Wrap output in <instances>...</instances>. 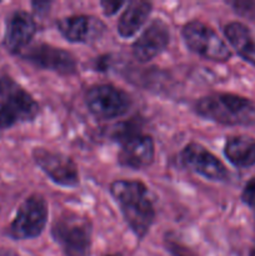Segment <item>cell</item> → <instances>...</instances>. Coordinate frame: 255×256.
<instances>
[{"instance_id": "1", "label": "cell", "mask_w": 255, "mask_h": 256, "mask_svg": "<svg viewBox=\"0 0 255 256\" xmlns=\"http://www.w3.org/2000/svg\"><path fill=\"white\" fill-rule=\"evenodd\" d=\"M110 192L132 232L142 239L155 219V209L148 198L146 185L139 180H115L110 184Z\"/></svg>"}, {"instance_id": "2", "label": "cell", "mask_w": 255, "mask_h": 256, "mask_svg": "<svg viewBox=\"0 0 255 256\" xmlns=\"http://www.w3.org/2000/svg\"><path fill=\"white\" fill-rule=\"evenodd\" d=\"M200 116L230 126L255 125V104L250 99L230 92H212L195 104Z\"/></svg>"}, {"instance_id": "3", "label": "cell", "mask_w": 255, "mask_h": 256, "mask_svg": "<svg viewBox=\"0 0 255 256\" xmlns=\"http://www.w3.org/2000/svg\"><path fill=\"white\" fill-rule=\"evenodd\" d=\"M38 112L34 98L12 78L0 75V129L32 122Z\"/></svg>"}, {"instance_id": "4", "label": "cell", "mask_w": 255, "mask_h": 256, "mask_svg": "<svg viewBox=\"0 0 255 256\" xmlns=\"http://www.w3.org/2000/svg\"><path fill=\"white\" fill-rule=\"evenodd\" d=\"M52 234L65 256H89L92 226L88 218L75 212H64L56 218Z\"/></svg>"}, {"instance_id": "5", "label": "cell", "mask_w": 255, "mask_h": 256, "mask_svg": "<svg viewBox=\"0 0 255 256\" xmlns=\"http://www.w3.org/2000/svg\"><path fill=\"white\" fill-rule=\"evenodd\" d=\"M182 35L192 52L212 62H224L232 58V52L212 26L200 20H192L182 26Z\"/></svg>"}, {"instance_id": "6", "label": "cell", "mask_w": 255, "mask_h": 256, "mask_svg": "<svg viewBox=\"0 0 255 256\" xmlns=\"http://www.w3.org/2000/svg\"><path fill=\"white\" fill-rule=\"evenodd\" d=\"M88 109L99 120H112L126 114L132 98L120 88L110 84H96L85 92Z\"/></svg>"}, {"instance_id": "7", "label": "cell", "mask_w": 255, "mask_h": 256, "mask_svg": "<svg viewBox=\"0 0 255 256\" xmlns=\"http://www.w3.org/2000/svg\"><path fill=\"white\" fill-rule=\"evenodd\" d=\"M48 204L44 196L32 194L22 202L18 209L8 232L15 240H26L38 238L46 226Z\"/></svg>"}, {"instance_id": "8", "label": "cell", "mask_w": 255, "mask_h": 256, "mask_svg": "<svg viewBox=\"0 0 255 256\" xmlns=\"http://www.w3.org/2000/svg\"><path fill=\"white\" fill-rule=\"evenodd\" d=\"M34 162L52 182L60 186L74 188L79 184V172L74 160L62 152L36 148L32 152Z\"/></svg>"}, {"instance_id": "9", "label": "cell", "mask_w": 255, "mask_h": 256, "mask_svg": "<svg viewBox=\"0 0 255 256\" xmlns=\"http://www.w3.org/2000/svg\"><path fill=\"white\" fill-rule=\"evenodd\" d=\"M180 159L186 169L212 182H225L229 178V172L219 158L198 142L188 144L182 149Z\"/></svg>"}, {"instance_id": "10", "label": "cell", "mask_w": 255, "mask_h": 256, "mask_svg": "<svg viewBox=\"0 0 255 256\" xmlns=\"http://www.w3.org/2000/svg\"><path fill=\"white\" fill-rule=\"evenodd\" d=\"M24 58L42 69L52 70L62 75L76 72V59L72 52L49 44H38L26 50Z\"/></svg>"}, {"instance_id": "11", "label": "cell", "mask_w": 255, "mask_h": 256, "mask_svg": "<svg viewBox=\"0 0 255 256\" xmlns=\"http://www.w3.org/2000/svg\"><path fill=\"white\" fill-rule=\"evenodd\" d=\"M170 42L169 26L162 19H154L132 44V55L146 62L162 54Z\"/></svg>"}, {"instance_id": "12", "label": "cell", "mask_w": 255, "mask_h": 256, "mask_svg": "<svg viewBox=\"0 0 255 256\" xmlns=\"http://www.w3.org/2000/svg\"><path fill=\"white\" fill-rule=\"evenodd\" d=\"M155 144L150 135L135 134L122 142L118 160L120 165L130 169L142 170L152 164Z\"/></svg>"}, {"instance_id": "13", "label": "cell", "mask_w": 255, "mask_h": 256, "mask_svg": "<svg viewBox=\"0 0 255 256\" xmlns=\"http://www.w3.org/2000/svg\"><path fill=\"white\" fill-rule=\"evenodd\" d=\"M36 32V22L26 12L18 10L9 16L4 35V45L10 52H20L28 46Z\"/></svg>"}, {"instance_id": "14", "label": "cell", "mask_w": 255, "mask_h": 256, "mask_svg": "<svg viewBox=\"0 0 255 256\" xmlns=\"http://www.w3.org/2000/svg\"><path fill=\"white\" fill-rule=\"evenodd\" d=\"M152 10V4L149 2L136 0V2H129L124 12L120 15L119 22H118V32L120 36H134L145 24Z\"/></svg>"}, {"instance_id": "15", "label": "cell", "mask_w": 255, "mask_h": 256, "mask_svg": "<svg viewBox=\"0 0 255 256\" xmlns=\"http://www.w3.org/2000/svg\"><path fill=\"white\" fill-rule=\"evenodd\" d=\"M96 19L86 15H70L58 20L56 25L62 36L72 42H88L94 30L96 29Z\"/></svg>"}, {"instance_id": "16", "label": "cell", "mask_w": 255, "mask_h": 256, "mask_svg": "<svg viewBox=\"0 0 255 256\" xmlns=\"http://www.w3.org/2000/svg\"><path fill=\"white\" fill-rule=\"evenodd\" d=\"M224 34L238 54L255 65V35L245 24L232 22L224 28Z\"/></svg>"}, {"instance_id": "17", "label": "cell", "mask_w": 255, "mask_h": 256, "mask_svg": "<svg viewBox=\"0 0 255 256\" xmlns=\"http://www.w3.org/2000/svg\"><path fill=\"white\" fill-rule=\"evenodd\" d=\"M225 156L238 168L255 165V139L246 135H236L228 139L224 148Z\"/></svg>"}, {"instance_id": "18", "label": "cell", "mask_w": 255, "mask_h": 256, "mask_svg": "<svg viewBox=\"0 0 255 256\" xmlns=\"http://www.w3.org/2000/svg\"><path fill=\"white\" fill-rule=\"evenodd\" d=\"M242 199L248 206L255 208V179L249 180L242 189Z\"/></svg>"}, {"instance_id": "19", "label": "cell", "mask_w": 255, "mask_h": 256, "mask_svg": "<svg viewBox=\"0 0 255 256\" xmlns=\"http://www.w3.org/2000/svg\"><path fill=\"white\" fill-rule=\"evenodd\" d=\"M105 15H114L124 5L122 2H100Z\"/></svg>"}, {"instance_id": "20", "label": "cell", "mask_w": 255, "mask_h": 256, "mask_svg": "<svg viewBox=\"0 0 255 256\" xmlns=\"http://www.w3.org/2000/svg\"><path fill=\"white\" fill-rule=\"evenodd\" d=\"M249 256H255V249H252V252H250V255Z\"/></svg>"}, {"instance_id": "21", "label": "cell", "mask_w": 255, "mask_h": 256, "mask_svg": "<svg viewBox=\"0 0 255 256\" xmlns=\"http://www.w3.org/2000/svg\"><path fill=\"white\" fill-rule=\"evenodd\" d=\"M104 256H118V255H104Z\"/></svg>"}]
</instances>
